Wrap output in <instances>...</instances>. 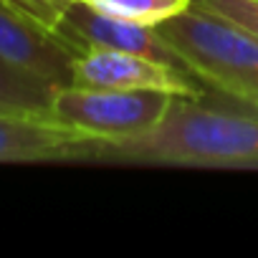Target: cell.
Wrapping results in <instances>:
<instances>
[{"label":"cell","mask_w":258,"mask_h":258,"mask_svg":"<svg viewBox=\"0 0 258 258\" xmlns=\"http://www.w3.org/2000/svg\"><path fill=\"white\" fill-rule=\"evenodd\" d=\"M200 11L215 13L258 38V0H190Z\"/></svg>","instance_id":"10"},{"label":"cell","mask_w":258,"mask_h":258,"mask_svg":"<svg viewBox=\"0 0 258 258\" xmlns=\"http://www.w3.org/2000/svg\"><path fill=\"white\" fill-rule=\"evenodd\" d=\"M155 28L185 69L215 94L258 99V38L253 33L195 6Z\"/></svg>","instance_id":"2"},{"label":"cell","mask_w":258,"mask_h":258,"mask_svg":"<svg viewBox=\"0 0 258 258\" xmlns=\"http://www.w3.org/2000/svg\"><path fill=\"white\" fill-rule=\"evenodd\" d=\"M175 96L147 89H91L63 86L53 94L51 119L74 132L116 145L155 129Z\"/></svg>","instance_id":"3"},{"label":"cell","mask_w":258,"mask_h":258,"mask_svg":"<svg viewBox=\"0 0 258 258\" xmlns=\"http://www.w3.org/2000/svg\"><path fill=\"white\" fill-rule=\"evenodd\" d=\"M56 91V86L0 61V111L51 119V101Z\"/></svg>","instance_id":"8"},{"label":"cell","mask_w":258,"mask_h":258,"mask_svg":"<svg viewBox=\"0 0 258 258\" xmlns=\"http://www.w3.org/2000/svg\"><path fill=\"white\" fill-rule=\"evenodd\" d=\"M94 142L48 116L0 111V162L89 160Z\"/></svg>","instance_id":"7"},{"label":"cell","mask_w":258,"mask_h":258,"mask_svg":"<svg viewBox=\"0 0 258 258\" xmlns=\"http://www.w3.org/2000/svg\"><path fill=\"white\" fill-rule=\"evenodd\" d=\"M76 53L51 31L18 16L0 0V61L56 89L71 86Z\"/></svg>","instance_id":"6"},{"label":"cell","mask_w":258,"mask_h":258,"mask_svg":"<svg viewBox=\"0 0 258 258\" xmlns=\"http://www.w3.org/2000/svg\"><path fill=\"white\" fill-rule=\"evenodd\" d=\"M53 36L61 38L76 56L91 48H114V51L150 56V58L172 63L177 69H185L180 56L162 41L155 26H142L135 21L106 16L96 11L94 6H89L86 0H74L66 8Z\"/></svg>","instance_id":"5"},{"label":"cell","mask_w":258,"mask_h":258,"mask_svg":"<svg viewBox=\"0 0 258 258\" xmlns=\"http://www.w3.org/2000/svg\"><path fill=\"white\" fill-rule=\"evenodd\" d=\"M89 160L177 167H258V116L228 109L205 96H175L155 129L116 145L96 142Z\"/></svg>","instance_id":"1"},{"label":"cell","mask_w":258,"mask_h":258,"mask_svg":"<svg viewBox=\"0 0 258 258\" xmlns=\"http://www.w3.org/2000/svg\"><path fill=\"white\" fill-rule=\"evenodd\" d=\"M8 8H13L18 16L28 18L31 23L46 28V31H56V26L61 23L66 8L74 0H3Z\"/></svg>","instance_id":"11"},{"label":"cell","mask_w":258,"mask_h":258,"mask_svg":"<svg viewBox=\"0 0 258 258\" xmlns=\"http://www.w3.org/2000/svg\"><path fill=\"white\" fill-rule=\"evenodd\" d=\"M210 101H215V104H223V106H228V109H235V111H243V114H253V116H258V99H233V96H210Z\"/></svg>","instance_id":"12"},{"label":"cell","mask_w":258,"mask_h":258,"mask_svg":"<svg viewBox=\"0 0 258 258\" xmlns=\"http://www.w3.org/2000/svg\"><path fill=\"white\" fill-rule=\"evenodd\" d=\"M71 86L91 89H147L170 96L203 99L205 89L198 76L172 63L114 48H91L74 58Z\"/></svg>","instance_id":"4"},{"label":"cell","mask_w":258,"mask_h":258,"mask_svg":"<svg viewBox=\"0 0 258 258\" xmlns=\"http://www.w3.org/2000/svg\"><path fill=\"white\" fill-rule=\"evenodd\" d=\"M86 3L106 16L135 21L142 26H157L192 6L190 0H86Z\"/></svg>","instance_id":"9"}]
</instances>
